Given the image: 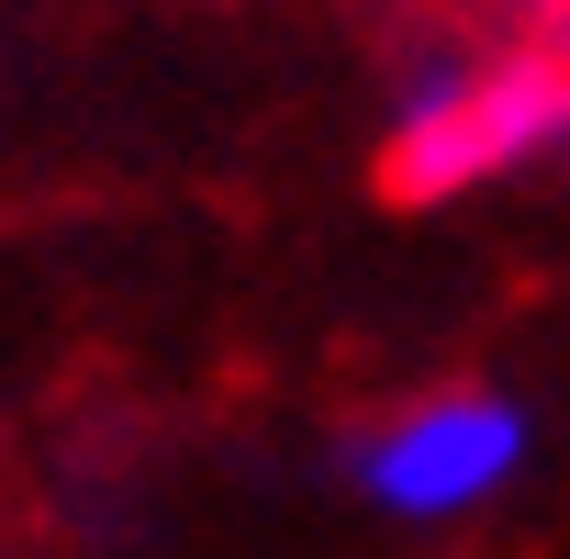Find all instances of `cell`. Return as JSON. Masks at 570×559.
I'll return each instance as SVG.
<instances>
[{"instance_id": "cell-1", "label": "cell", "mask_w": 570, "mask_h": 559, "mask_svg": "<svg viewBox=\"0 0 570 559\" xmlns=\"http://www.w3.org/2000/svg\"><path fill=\"white\" fill-rule=\"evenodd\" d=\"M570 157V35L503 46V57H414L392 90V157L381 179L403 202H470L492 179H525Z\"/></svg>"}, {"instance_id": "cell-2", "label": "cell", "mask_w": 570, "mask_h": 559, "mask_svg": "<svg viewBox=\"0 0 570 559\" xmlns=\"http://www.w3.org/2000/svg\"><path fill=\"white\" fill-rule=\"evenodd\" d=\"M525 459H537V414L492 381H448V392L370 414V437L347 448V481H358V503H381L403 526H470L525 481Z\"/></svg>"}]
</instances>
